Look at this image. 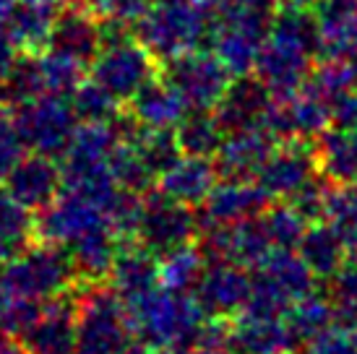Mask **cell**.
Masks as SVG:
<instances>
[{
  "mask_svg": "<svg viewBox=\"0 0 357 354\" xmlns=\"http://www.w3.org/2000/svg\"><path fill=\"white\" fill-rule=\"evenodd\" d=\"M79 352L126 354L133 346L128 302L102 282H79Z\"/></svg>",
  "mask_w": 357,
  "mask_h": 354,
  "instance_id": "277c9868",
  "label": "cell"
},
{
  "mask_svg": "<svg viewBox=\"0 0 357 354\" xmlns=\"http://www.w3.org/2000/svg\"><path fill=\"white\" fill-rule=\"evenodd\" d=\"M318 172V154L307 141H282L258 169L256 183L271 201H292Z\"/></svg>",
  "mask_w": 357,
  "mask_h": 354,
  "instance_id": "8fae6325",
  "label": "cell"
},
{
  "mask_svg": "<svg viewBox=\"0 0 357 354\" xmlns=\"http://www.w3.org/2000/svg\"><path fill=\"white\" fill-rule=\"evenodd\" d=\"M316 55H321L316 16H310L305 8L287 6L274 16L258 55L256 73L274 97H284L305 86L313 73Z\"/></svg>",
  "mask_w": 357,
  "mask_h": 354,
  "instance_id": "6da1fadb",
  "label": "cell"
},
{
  "mask_svg": "<svg viewBox=\"0 0 357 354\" xmlns=\"http://www.w3.org/2000/svg\"><path fill=\"white\" fill-rule=\"evenodd\" d=\"M34 243V211L0 185V263L6 266Z\"/></svg>",
  "mask_w": 357,
  "mask_h": 354,
  "instance_id": "f546056e",
  "label": "cell"
},
{
  "mask_svg": "<svg viewBox=\"0 0 357 354\" xmlns=\"http://www.w3.org/2000/svg\"><path fill=\"white\" fill-rule=\"evenodd\" d=\"M271 105H274V94L264 81L238 76V81H232L225 91V97L219 99L214 115L227 133L245 128H264L268 112H271Z\"/></svg>",
  "mask_w": 357,
  "mask_h": 354,
  "instance_id": "ac0fdd59",
  "label": "cell"
},
{
  "mask_svg": "<svg viewBox=\"0 0 357 354\" xmlns=\"http://www.w3.org/2000/svg\"><path fill=\"white\" fill-rule=\"evenodd\" d=\"M154 60L157 58L151 55V49L144 42H136L130 37L107 42L91 63V79H97L102 86H107L120 102L123 99L130 102L157 76Z\"/></svg>",
  "mask_w": 357,
  "mask_h": 354,
  "instance_id": "ba28073f",
  "label": "cell"
},
{
  "mask_svg": "<svg viewBox=\"0 0 357 354\" xmlns=\"http://www.w3.org/2000/svg\"><path fill=\"white\" fill-rule=\"evenodd\" d=\"M123 243L126 240L112 229L107 219L102 224L91 226L89 232H84L79 240H73L68 245V253L79 282H105Z\"/></svg>",
  "mask_w": 357,
  "mask_h": 354,
  "instance_id": "603a6c76",
  "label": "cell"
},
{
  "mask_svg": "<svg viewBox=\"0 0 357 354\" xmlns=\"http://www.w3.org/2000/svg\"><path fill=\"white\" fill-rule=\"evenodd\" d=\"M105 208L89 198L63 190L47 208L34 214V240L68 247L91 226L105 222Z\"/></svg>",
  "mask_w": 357,
  "mask_h": 354,
  "instance_id": "4fadbf2b",
  "label": "cell"
},
{
  "mask_svg": "<svg viewBox=\"0 0 357 354\" xmlns=\"http://www.w3.org/2000/svg\"><path fill=\"white\" fill-rule=\"evenodd\" d=\"M274 201L264 193L256 180H219L208 198L201 203V226L204 224H238L245 219L264 214Z\"/></svg>",
  "mask_w": 357,
  "mask_h": 354,
  "instance_id": "2e32d148",
  "label": "cell"
},
{
  "mask_svg": "<svg viewBox=\"0 0 357 354\" xmlns=\"http://www.w3.org/2000/svg\"><path fill=\"white\" fill-rule=\"evenodd\" d=\"M300 354H357V331L334 323L300 346Z\"/></svg>",
  "mask_w": 357,
  "mask_h": 354,
  "instance_id": "f6af8a7d",
  "label": "cell"
},
{
  "mask_svg": "<svg viewBox=\"0 0 357 354\" xmlns=\"http://www.w3.org/2000/svg\"><path fill=\"white\" fill-rule=\"evenodd\" d=\"M70 105L81 123H115L120 118V99L97 79L81 81L70 94Z\"/></svg>",
  "mask_w": 357,
  "mask_h": 354,
  "instance_id": "8d00e7d4",
  "label": "cell"
},
{
  "mask_svg": "<svg viewBox=\"0 0 357 354\" xmlns=\"http://www.w3.org/2000/svg\"><path fill=\"white\" fill-rule=\"evenodd\" d=\"M190 112L188 102L183 99L172 81L154 79L141 88L136 97L128 102V115L146 128H178L180 120Z\"/></svg>",
  "mask_w": 357,
  "mask_h": 354,
  "instance_id": "cb8c5ba5",
  "label": "cell"
},
{
  "mask_svg": "<svg viewBox=\"0 0 357 354\" xmlns=\"http://www.w3.org/2000/svg\"><path fill=\"white\" fill-rule=\"evenodd\" d=\"M3 185L8 187L10 196L19 203L37 214L63 193V167L55 157L31 151L13 164Z\"/></svg>",
  "mask_w": 357,
  "mask_h": 354,
  "instance_id": "9a60e30c",
  "label": "cell"
},
{
  "mask_svg": "<svg viewBox=\"0 0 357 354\" xmlns=\"http://www.w3.org/2000/svg\"><path fill=\"white\" fill-rule=\"evenodd\" d=\"M180 354H238L229 344H196Z\"/></svg>",
  "mask_w": 357,
  "mask_h": 354,
  "instance_id": "f5cc1de1",
  "label": "cell"
},
{
  "mask_svg": "<svg viewBox=\"0 0 357 354\" xmlns=\"http://www.w3.org/2000/svg\"><path fill=\"white\" fill-rule=\"evenodd\" d=\"M331 125H337V128H357V88L342 94L331 105Z\"/></svg>",
  "mask_w": 357,
  "mask_h": 354,
  "instance_id": "681fc988",
  "label": "cell"
},
{
  "mask_svg": "<svg viewBox=\"0 0 357 354\" xmlns=\"http://www.w3.org/2000/svg\"><path fill=\"white\" fill-rule=\"evenodd\" d=\"M328 190H331V180H328V177H313L289 203L305 217L307 224H316V222H324V219H326Z\"/></svg>",
  "mask_w": 357,
  "mask_h": 354,
  "instance_id": "ee69618b",
  "label": "cell"
},
{
  "mask_svg": "<svg viewBox=\"0 0 357 354\" xmlns=\"http://www.w3.org/2000/svg\"><path fill=\"white\" fill-rule=\"evenodd\" d=\"M40 58L42 81H45V94H58V97H68L79 88L81 79V63H76L68 55H60L55 49L50 52H37Z\"/></svg>",
  "mask_w": 357,
  "mask_h": 354,
  "instance_id": "60d3db41",
  "label": "cell"
},
{
  "mask_svg": "<svg viewBox=\"0 0 357 354\" xmlns=\"http://www.w3.org/2000/svg\"><path fill=\"white\" fill-rule=\"evenodd\" d=\"M42 94H45V81H42L40 58H37V52H24V58L16 60L8 76L3 79V102L19 107Z\"/></svg>",
  "mask_w": 357,
  "mask_h": 354,
  "instance_id": "f35d334b",
  "label": "cell"
},
{
  "mask_svg": "<svg viewBox=\"0 0 357 354\" xmlns=\"http://www.w3.org/2000/svg\"><path fill=\"white\" fill-rule=\"evenodd\" d=\"M261 219H264V226L277 250H298L300 240L307 229V222L289 201H274L261 214Z\"/></svg>",
  "mask_w": 357,
  "mask_h": 354,
  "instance_id": "74e56055",
  "label": "cell"
},
{
  "mask_svg": "<svg viewBox=\"0 0 357 354\" xmlns=\"http://www.w3.org/2000/svg\"><path fill=\"white\" fill-rule=\"evenodd\" d=\"M214 24V0H154L149 13L136 24V34L154 58L169 63L201 49V42L211 37Z\"/></svg>",
  "mask_w": 357,
  "mask_h": 354,
  "instance_id": "3957f363",
  "label": "cell"
},
{
  "mask_svg": "<svg viewBox=\"0 0 357 354\" xmlns=\"http://www.w3.org/2000/svg\"><path fill=\"white\" fill-rule=\"evenodd\" d=\"M277 146V138L266 128H245L232 130L225 136L219 146L214 164L219 177L225 180H256L258 169Z\"/></svg>",
  "mask_w": 357,
  "mask_h": 354,
  "instance_id": "d6986e66",
  "label": "cell"
},
{
  "mask_svg": "<svg viewBox=\"0 0 357 354\" xmlns=\"http://www.w3.org/2000/svg\"><path fill=\"white\" fill-rule=\"evenodd\" d=\"M58 16V6L52 0H19L8 26L10 42L21 52H42L50 47Z\"/></svg>",
  "mask_w": 357,
  "mask_h": 354,
  "instance_id": "4316f807",
  "label": "cell"
},
{
  "mask_svg": "<svg viewBox=\"0 0 357 354\" xmlns=\"http://www.w3.org/2000/svg\"><path fill=\"white\" fill-rule=\"evenodd\" d=\"M79 284L68 247L34 240L24 253L6 263V292L47 302Z\"/></svg>",
  "mask_w": 357,
  "mask_h": 354,
  "instance_id": "5b68a950",
  "label": "cell"
},
{
  "mask_svg": "<svg viewBox=\"0 0 357 354\" xmlns=\"http://www.w3.org/2000/svg\"><path fill=\"white\" fill-rule=\"evenodd\" d=\"M102 47H105V31H102V19L94 10L86 13L76 6L60 13L50 37V49L86 66L94 63Z\"/></svg>",
  "mask_w": 357,
  "mask_h": 354,
  "instance_id": "44dd1931",
  "label": "cell"
},
{
  "mask_svg": "<svg viewBox=\"0 0 357 354\" xmlns=\"http://www.w3.org/2000/svg\"><path fill=\"white\" fill-rule=\"evenodd\" d=\"M268 29L245 24V21L222 19L217 16L214 31H211V42H214V52L217 58L227 66L232 76H248V70H256L258 55L264 47Z\"/></svg>",
  "mask_w": 357,
  "mask_h": 354,
  "instance_id": "7402d4cb",
  "label": "cell"
},
{
  "mask_svg": "<svg viewBox=\"0 0 357 354\" xmlns=\"http://www.w3.org/2000/svg\"><path fill=\"white\" fill-rule=\"evenodd\" d=\"M109 172L115 177V183L126 190H136V193H149L154 183L159 177L151 172V167L144 162L136 146L120 138V144L115 146V151L109 154Z\"/></svg>",
  "mask_w": 357,
  "mask_h": 354,
  "instance_id": "d590c367",
  "label": "cell"
},
{
  "mask_svg": "<svg viewBox=\"0 0 357 354\" xmlns=\"http://www.w3.org/2000/svg\"><path fill=\"white\" fill-rule=\"evenodd\" d=\"M287 318L292 334L298 336L300 346L316 339L318 334H324L326 328L337 323V307H334V300L331 295H321V292H310V295L295 300L292 305L287 307Z\"/></svg>",
  "mask_w": 357,
  "mask_h": 354,
  "instance_id": "d6a6232c",
  "label": "cell"
},
{
  "mask_svg": "<svg viewBox=\"0 0 357 354\" xmlns=\"http://www.w3.org/2000/svg\"><path fill=\"white\" fill-rule=\"evenodd\" d=\"M307 84L334 105L342 94L357 88V49L355 52H344V55L324 58V63L310 73Z\"/></svg>",
  "mask_w": 357,
  "mask_h": 354,
  "instance_id": "e575fe53",
  "label": "cell"
},
{
  "mask_svg": "<svg viewBox=\"0 0 357 354\" xmlns=\"http://www.w3.org/2000/svg\"><path fill=\"white\" fill-rule=\"evenodd\" d=\"M180 151L190 157H217L222 141L227 136V130L222 128V123L211 109H190L185 118L180 120L175 128Z\"/></svg>",
  "mask_w": 357,
  "mask_h": 354,
  "instance_id": "4dcf8cb0",
  "label": "cell"
},
{
  "mask_svg": "<svg viewBox=\"0 0 357 354\" xmlns=\"http://www.w3.org/2000/svg\"><path fill=\"white\" fill-rule=\"evenodd\" d=\"M201 235V219L193 206L180 203L159 187H151L144 193V217H141L139 240L144 247H149L154 256H167L178 247L196 243Z\"/></svg>",
  "mask_w": 357,
  "mask_h": 354,
  "instance_id": "52a82bcc",
  "label": "cell"
},
{
  "mask_svg": "<svg viewBox=\"0 0 357 354\" xmlns=\"http://www.w3.org/2000/svg\"><path fill=\"white\" fill-rule=\"evenodd\" d=\"M321 58L357 49V0H316Z\"/></svg>",
  "mask_w": 357,
  "mask_h": 354,
  "instance_id": "484cf974",
  "label": "cell"
},
{
  "mask_svg": "<svg viewBox=\"0 0 357 354\" xmlns=\"http://www.w3.org/2000/svg\"><path fill=\"white\" fill-rule=\"evenodd\" d=\"M19 0H0V37H8V26Z\"/></svg>",
  "mask_w": 357,
  "mask_h": 354,
  "instance_id": "816d5d0a",
  "label": "cell"
},
{
  "mask_svg": "<svg viewBox=\"0 0 357 354\" xmlns=\"http://www.w3.org/2000/svg\"><path fill=\"white\" fill-rule=\"evenodd\" d=\"M58 8H76V6H81L84 0H52Z\"/></svg>",
  "mask_w": 357,
  "mask_h": 354,
  "instance_id": "11a10c76",
  "label": "cell"
},
{
  "mask_svg": "<svg viewBox=\"0 0 357 354\" xmlns=\"http://www.w3.org/2000/svg\"><path fill=\"white\" fill-rule=\"evenodd\" d=\"M91 10L102 21H118L126 26H136L149 13L154 0H89Z\"/></svg>",
  "mask_w": 357,
  "mask_h": 354,
  "instance_id": "bcb514c9",
  "label": "cell"
},
{
  "mask_svg": "<svg viewBox=\"0 0 357 354\" xmlns=\"http://www.w3.org/2000/svg\"><path fill=\"white\" fill-rule=\"evenodd\" d=\"M13 125L19 130L24 146L37 154L60 159L68 148L70 138L79 128V115L68 97L42 94L13 107Z\"/></svg>",
  "mask_w": 357,
  "mask_h": 354,
  "instance_id": "8992f818",
  "label": "cell"
},
{
  "mask_svg": "<svg viewBox=\"0 0 357 354\" xmlns=\"http://www.w3.org/2000/svg\"><path fill=\"white\" fill-rule=\"evenodd\" d=\"M107 284L118 292L126 302H133L139 297L159 289V256L149 247H144L139 240H126L120 247L115 263L109 268Z\"/></svg>",
  "mask_w": 357,
  "mask_h": 354,
  "instance_id": "ffe728a7",
  "label": "cell"
},
{
  "mask_svg": "<svg viewBox=\"0 0 357 354\" xmlns=\"http://www.w3.org/2000/svg\"><path fill=\"white\" fill-rule=\"evenodd\" d=\"M76 286L45 302L40 321L21 336L24 352L26 354L79 352V295H76Z\"/></svg>",
  "mask_w": 357,
  "mask_h": 354,
  "instance_id": "7c38bea8",
  "label": "cell"
},
{
  "mask_svg": "<svg viewBox=\"0 0 357 354\" xmlns=\"http://www.w3.org/2000/svg\"><path fill=\"white\" fill-rule=\"evenodd\" d=\"M3 292H6V266L0 263V297H3Z\"/></svg>",
  "mask_w": 357,
  "mask_h": 354,
  "instance_id": "9f6ffc18",
  "label": "cell"
},
{
  "mask_svg": "<svg viewBox=\"0 0 357 354\" xmlns=\"http://www.w3.org/2000/svg\"><path fill=\"white\" fill-rule=\"evenodd\" d=\"M258 271H264L266 276H271L277 286L284 295L295 302L300 297L316 292L318 279L316 274L307 268V263L300 258L298 250H274L271 256L258 266Z\"/></svg>",
  "mask_w": 357,
  "mask_h": 354,
  "instance_id": "1f68e13d",
  "label": "cell"
},
{
  "mask_svg": "<svg viewBox=\"0 0 357 354\" xmlns=\"http://www.w3.org/2000/svg\"><path fill=\"white\" fill-rule=\"evenodd\" d=\"M289 8H307V6H316V0H282Z\"/></svg>",
  "mask_w": 357,
  "mask_h": 354,
  "instance_id": "db71d44e",
  "label": "cell"
},
{
  "mask_svg": "<svg viewBox=\"0 0 357 354\" xmlns=\"http://www.w3.org/2000/svg\"><path fill=\"white\" fill-rule=\"evenodd\" d=\"M130 328L136 341L151 349L185 352L199 344L208 315L190 292H172L159 286L128 302Z\"/></svg>",
  "mask_w": 357,
  "mask_h": 354,
  "instance_id": "7a4b0ae2",
  "label": "cell"
},
{
  "mask_svg": "<svg viewBox=\"0 0 357 354\" xmlns=\"http://www.w3.org/2000/svg\"><path fill=\"white\" fill-rule=\"evenodd\" d=\"M206 266L208 261L199 243L178 247V250L159 258V284L165 289H172V292H190L193 295Z\"/></svg>",
  "mask_w": 357,
  "mask_h": 354,
  "instance_id": "836d02e7",
  "label": "cell"
},
{
  "mask_svg": "<svg viewBox=\"0 0 357 354\" xmlns=\"http://www.w3.org/2000/svg\"><path fill=\"white\" fill-rule=\"evenodd\" d=\"M324 222L337 229L349 253H357V185L331 183Z\"/></svg>",
  "mask_w": 357,
  "mask_h": 354,
  "instance_id": "ab89813d",
  "label": "cell"
},
{
  "mask_svg": "<svg viewBox=\"0 0 357 354\" xmlns=\"http://www.w3.org/2000/svg\"><path fill=\"white\" fill-rule=\"evenodd\" d=\"M0 102H3V79H0Z\"/></svg>",
  "mask_w": 357,
  "mask_h": 354,
  "instance_id": "6f0895ef",
  "label": "cell"
},
{
  "mask_svg": "<svg viewBox=\"0 0 357 354\" xmlns=\"http://www.w3.org/2000/svg\"><path fill=\"white\" fill-rule=\"evenodd\" d=\"M253 276L248 268L232 261H208L196 286V300L208 318H232L245 310Z\"/></svg>",
  "mask_w": 357,
  "mask_h": 354,
  "instance_id": "5bb4252c",
  "label": "cell"
},
{
  "mask_svg": "<svg viewBox=\"0 0 357 354\" xmlns=\"http://www.w3.org/2000/svg\"><path fill=\"white\" fill-rule=\"evenodd\" d=\"M217 183H219V172L214 162H208L206 157L183 154L165 175L159 177L157 187L162 193H167L169 198L180 201V203L201 206Z\"/></svg>",
  "mask_w": 357,
  "mask_h": 354,
  "instance_id": "d4e9b609",
  "label": "cell"
},
{
  "mask_svg": "<svg viewBox=\"0 0 357 354\" xmlns=\"http://www.w3.org/2000/svg\"><path fill=\"white\" fill-rule=\"evenodd\" d=\"M42 307H45V302H40V300L3 292V297H0V328L21 339L31 325L40 321Z\"/></svg>",
  "mask_w": 357,
  "mask_h": 354,
  "instance_id": "b9f144b4",
  "label": "cell"
},
{
  "mask_svg": "<svg viewBox=\"0 0 357 354\" xmlns=\"http://www.w3.org/2000/svg\"><path fill=\"white\" fill-rule=\"evenodd\" d=\"M279 0H217V16L271 29Z\"/></svg>",
  "mask_w": 357,
  "mask_h": 354,
  "instance_id": "7bdbcfd3",
  "label": "cell"
},
{
  "mask_svg": "<svg viewBox=\"0 0 357 354\" xmlns=\"http://www.w3.org/2000/svg\"><path fill=\"white\" fill-rule=\"evenodd\" d=\"M227 66L217 58V52L193 49L183 58L167 63V79L178 88L190 109H214L225 97L229 81Z\"/></svg>",
  "mask_w": 357,
  "mask_h": 354,
  "instance_id": "30bf717a",
  "label": "cell"
},
{
  "mask_svg": "<svg viewBox=\"0 0 357 354\" xmlns=\"http://www.w3.org/2000/svg\"><path fill=\"white\" fill-rule=\"evenodd\" d=\"M298 253L307 263V268L316 274L318 282H331L349 256L344 240L328 222L307 224L305 235L298 245Z\"/></svg>",
  "mask_w": 357,
  "mask_h": 354,
  "instance_id": "83f0119b",
  "label": "cell"
},
{
  "mask_svg": "<svg viewBox=\"0 0 357 354\" xmlns=\"http://www.w3.org/2000/svg\"><path fill=\"white\" fill-rule=\"evenodd\" d=\"M328 295L334 305H357V253H349L344 266L328 282Z\"/></svg>",
  "mask_w": 357,
  "mask_h": 354,
  "instance_id": "c3c4849f",
  "label": "cell"
},
{
  "mask_svg": "<svg viewBox=\"0 0 357 354\" xmlns=\"http://www.w3.org/2000/svg\"><path fill=\"white\" fill-rule=\"evenodd\" d=\"M24 141H21L19 130L13 125V118L0 115V183L8 177L13 164L24 157Z\"/></svg>",
  "mask_w": 357,
  "mask_h": 354,
  "instance_id": "7dc6e473",
  "label": "cell"
},
{
  "mask_svg": "<svg viewBox=\"0 0 357 354\" xmlns=\"http://www.w3.org/2000/svg\"><path fill=\"white\" fill-rule=\"evenodd\" d=\"M0 354H26V352H24L21 339H16L13 334L0 328Z\"/></svg>",
  "mask_w": 357,
  "mask_h": 354,
  "instance_id": "f907efd6",
  "label": "cell"
},
{
  "mask_svg": "<svg viewBox=\"0 0 357 354\" xmlns=\"http://www.w3.org/2000/svg\"><path fill=\"white\" fill-rule=\"evenodd\" d=\"M331 102L305 84L303 88L277 97L264 128L277 141H310L328 130Z\"/></svg>",
  "mask_w": 357,
  "mask_h": 354,
  "instance_id": "9c48e42d",
  "label": "cell"
},
{
  "mask_svg": "<svg viewBox=\"0 0 357 354\" xmlns=\"http://www.w3.org/2000/svg\"><path fill=\"white\" fill-rule=\"evenodd\" d=\"M316 154L321 175L331 183L357 185V128L324 130L316 138Z\"/></svg>",
  "mask_w": 357,
  "mask_h": 354,
  "instance_id": "f1b7e54d",
  "label": "cell"
},
{
  "mask_svg": "<svg viewBox=\"0 0 357 354\" xmlns=\"http://www.w3.org/2000/svg\"><path fill=\"white\" fill-rule=\"evenodd\" d=\"M229 346L238 354H295L300 349L284 315H235L229 325Z\"/></svg>",
  "mask_w": 357,
  "mask_h": 354,
  "instance_id": "e0dca14e",
  "label": "cell"
}]
</instances>
